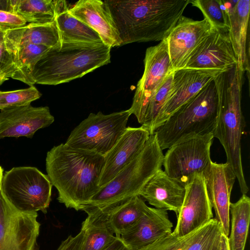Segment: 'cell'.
I'll list each match as a JSON object with an SVG mask.
<instances>
[{"mask_svg":"<svg viewBox=\"0 0 250 250\" xmlns=\"http://www.w3.org/2000/svg\"><path fill=\"white\" fill-rule=\"evenodd\" d=\"M104 156L74 148L65 144L53 146L47 153V175L58 192L57 199L67 208L81 210L100 190Z\"/></svg>","mask_w":250,"mask_h":250,"instance_id":"1","label":"cell"},{"mask_svg":"<svg viewBox=\"0 0 250 250\" xmlns=\"http://www.w3.org/2000/svg\"><path fill=\"white\" fill-rule=\"evenodd\" d=\"M121 45L165 39L190 0H106Z\"/></svg>","mask_w":250,"mask_h":250,"instance_id":"2","label":"cell"},{"mask_svg":"<svg viewBox=\"0 0 250 250\" xmlns=\"http://www.w3.org/2000/svg\"><path fill=\"white\" fill-rule=\"evenodd\" d=\"M244 72L236 64L214 79L218 97V114L213 138L225 150L226 163L234 172L242 194L249 188L245 179L241 156V139L245 124L241 108Z\"/></svg>","mask_w":250,"mask_h":250,"instance_id":"3","label":"cell"},{"mask_svg":"<svg viewBox=\"0 0 250 250\" xmlns=\"http://www.w3.org/2000/svg\"><path fill=\"white\" fill-rule=\"evenodd\" d=\"M110 50L104 43H61L37 62L33 80L35 83L56 85L81 78L110 63Z\"/></svg>","mask_w":250,"mask_h":250,"instance_id":"4","label":"cell"},{"mask_svg":"<svg viewBox=\"0 0 250 250\" xmlns=\"http://www.w3.org/2000/svg\"><path fill=\"white\" fill-rule=\"evenodd\" d=\"M164 154L156 136L150 135L137 156L84 205L81 210L96 208L109 214L139 192L160 169Z\"/></svg>","mask_w":250,"mask_h":250,"instance_id":"5","label":"cell"},{"mask_svg":"<svg viewBox=\"0 0 250 250\" xmlns=\"http://www.w3.org/2000/svg\"><path fill=\"white\" fill-rule=\"evenodd\" d=\"M218 114L214 80L202 88L154 132L163 150L180 141L213 134Z\"/></svg>","mask_w":250,"mask_h":250,"instance_id":"6","label":"cell"},{"mask_svg":"<svg viewBox=\"0 0 250 250\" xmlns=\"http://www.w3.org/2000/svg\"><path fill=\"white\" fill-rule=\"evenodd\" d=\"M52 186L48 176L36 167H19L3 174L0 189L18 210L45 213L51 201Z\"/></svg>","mask_w":250,"mask_h":250,"instance_id":"7","label":"cell"},{"mask_svg":"<svg viewBox=\"0 0 250 250\" xmlns=\"http://www.w3.org/2000/svg\"><path fill=\"white\" fill-rule=\"evenodd\" d=\"M131 115L128 109L108 114L91 113L72 130L64 144L104 156L125 131Z\"/></svg>","mask_w":250,"mask_h":250,"instance_id":"8","label":"cell"},{"mask_svg":"<svg viewBox=\"0 0 250 250\" xmlns=\"http://www.w3.org/2000/svg\"><path fill=\"white\" fill-rule=\"evenodd\" d=\"M213 134L195 136L178 142L164 155V171L186 186L197 174H202L212 161L210 147Z\"/></svg>","mask_w":250,"mask_h":250,"instance_id":"9","label":"cell"},{"mask_svg":"<svg viewBox=\"0 0 250 250\" xmlns=\"http://www.w3.org/2000/svg\"><path fill=\"white\" fill-rule=\"evenodd\" d=\"M144 63V73L137 83L132 104L128 109L141 125L151 99L174 71L165 39L146 49Z\"/></svg>","mask_w":250,"mask_h":250,"instance_id":"10","label":"cell"},{"mask_svg":"<svg viewBox=\"0 0 250 250\" xmlns=\"http://www.w3.org/2000/svg\"><path fill=\"white\" fill-rule=\"evenodd\" d=\"M37 212H22L6 200L0 188V250H38Z\"/></svg>","mask_w":250,"mask_h":250,"instance_id":"11","label":"cell"},{"mask_svg":"<svg viewBox=\"0 0 250 250\" xmlns=\"http://www.w3.org/2000/svg\"><path fill=\"white\" fill-rule=\"evenodd\" d=\"M223 71L187 68L174 70L170 90L153 125L151 135L175 111Z\"/></svg>","mask_w":250,"mask_h":250,"instance_id":"12","label":"cell"},{"mask_svg":"<svg viewBox=\"0 0 250 250\" xmlns=\"http://www.w3.org/2000/svg\"><path fill=\"white\" fill-rule=\"evenodd\" d=\"M206 19L195 21L182 16L165 39L174 70L183 68L192 52L212 31Z\"/></svg>","mask_w":250,"mask_h":250,"instance_id":"13","label":"cell"},{"mask_svg":"<svg viewBox=\"0 0 250 250\" xmlns=\"http://www.w3.org/2000/svg\"><path fill=\"white\" fill-rule=\"evenodd\" d=\"M212 208L204 177L197 174L186 187L184 201L172 233L182 236L198 229L213 218Z\"/></svg>","mask_w":250,"mask_h":250,"instance_id":"14","label":"cell"},{"mask_svg":"<svg viewBox=\"0 0 250 250\" xmlns=\"http://www.w3.org/2000/svg\"><path fill=\"white\" fill-rule=\"evenodd\" d=\"M202 174L209 201L215 211V219L221 224L223 233L228 237L230 194L236 176L227 163L218 164L212 161Z\"/></svg>","mask_w":250,"mask_h":250,"instance_id":"15","label":"cell"},{"mask_svg":"<svg viewBox=\"0 0 250 250\" xmlns=\"http://www.w3.org/2000/svg\"><path fill=\"white\" fill-rule=\"evenodd\" d=\"M237 63L229 31L213 28L191 54L184 68L225 71Z\"/></svg>","mask_w":250,"mask_h":250,"instance_id":"16","label":"cell"},{"mask_svg":"<svg viewBox=\"0 0 250 250\" xmlns=\"http://www.w3.org/2000/svg\"><path fill=\"white\" fill-rule=\"evenodd\" d=\"M150 134L141 125L127 126L118 141L104 156V164L99 186H104L123 170L140 153Z\"/></svg>","mask_w":250,"mask_h":250,"instance_id":"17","label":"cell"},{"mask_svg":"<svg viewBox=\"0 0 250 250\" xmlns=\"http://www.w3.org/2000/svg\"><path fill=\"white\" fill-rule=\"evenodd\" d=\"M54 117L47 106L30 105L1 110L0 139L5 137H31L39 129L51 125Z\"/></svg>","mask_w":250,"mask_h":250,"instance_id":"18","label":"cell"},{"mask_svg":"<svg viewBox=\"0 0 250 250\" xmlns=\"http://www.w3.org/2000/svg\"><path fill=\"white\" fill-rule=\"evenodd\" d=\"M172 223L167 210L149 207L120 237L130 250H142L172 232Z\"/></svg>","mask_w":250,"mask_h":250,"instance_id":"19","label":"cell"},{"mask_svg":"<svg viewBox=\"0 0 250 250\" xmlns=\"http://www.w3.org/2000/svg\"><path fill=\"white\" fill-rule=\"evenodd\" d=\"M69 13L98 33L103 43L111 48L121 46V41L105 1L80 0Z\"/></svg>","mask_w":250,"mask_h":250,"instance_id":"20","label":"cell"},{"mask_svg":"<svg viewBox=\"0 0 250 250\" xmlns=\"http://www.w3.org/2000/svg\"><path fill=\"white\" fill-rule=\"evenodd\" d=\"M229 34L237 61L243 71L250 73L249 21L250 0H227Z\"/></svg>","mask_w":250,"mask_h":250,"instance_id":"21","label":"cell"},{"mask_svg":"<svg viewBox=\"0 0 250 250\" xmlns=\"http://www.w3.org/2000/svg\"><path fill=\"white\" fill-rule=\"evenodd\" d=\"M186 187L169 177L162 169L147 182L139 195L158 209L174 211L176 215L183 204Z\"/></svg>","mask_w":250,"mask_h":250,"instance_id":"22","label":"cell"},{"mask_svg":"<svg viewBox=\"0 0 250 250\" xmlns=\"http://www.w3.org/2000/svg\"><path fill=\"white\" fill-rule=\"evenodd\" d=\"M222 233L221 224L212 218L185 235L177 236L171 232L142 250H211Z\"/></svg>","mask_w":250,"mask_h":250,"instance_id":"23","label":"cell"},{"mask_svg":"<svg viewBox=\"0 0 250 250\" xmlns=\"http://www.w3.org/2000/svg\"><path fill=\"white\" fill-rule=\"evenodd\" d=\"M2 31L6 46L30 44L52 48L61 46L59 33L55 21L45 23H30Z\"/></svg>","mask_w":250,"mask_h":250,"instance_id":"24","label":"cell"},{"mask_svg":"<svg viewBox=\"0 0 250 250\" xmlns=\"http://www.w3.org/2000/svg\"><path fill=\"white\" fill-rule=\"evenodd\" d=\"M67 3L57 0L55 21L61 43H104L98 33L79 21L68 12Z\"/></svg>","mask_w":250,"mask_h":250,"instance_id":"25","label":"cell"},{"mask_svg":"<svg viewBox=\"0 0 250 250\" xmlns=\"http://www.w3.org/2000/svg\"><path fill=\"white\" fill-rule=\"evenodd\" d=\"M84 211L87 216L82 224L84 237L81 250H102L115 237L108 214L96 208Z\"/></svg>","mask_w":250,"mask_h":250,"instance_id":"26","label":"cell"},{"mask_svg":"<svg viewBox=\"0 0 250 250\" xmlns=\"http://www.w3.org/2000/svg\"><path fill=\"white\" fill-rule=\"evenodd\" d=\"M11 56L15 68L12 79L20 81L29 86L35 83L32 74L34 66L50 48L42 45L24 44L16 46H6Z\"/></svg>","mask_w":250,"mask_h":250,"instance_id":"27","label":"cell"},{"mask_svg":"<svg viewBox=\"0 0 250 250\" xmlns=\"http://www.w3.org/2000/svg\"><path fill=\"white\" fill-rule=\"evenodd\" d=\"M57 0H8L6 11L17 15L26 22L45 23L55 21Z\"/></svg>","mask_w":250,"mask_h":250,"instance_id":"28","label":"cell"},{"mask_svg":"<svg viewBox=\"0 0 250 250\" xmlns=\"http://www.w3.org/2000/svg\"><path fill=\"white\" fill-rule=\"evenodd\" d=\"M231 230L228 238L229 250H244L250 222V198L246 194L234 203L230 202Z\"/></svg>","mask_w":250,"mask_h":250,"instance_id":"29","label":"cell"},{"mask_svg":"<svg viewBox=\"0 0 250 250\" xmlns=\"http://www.w3.org/2000/svg\"><path fill=\"white\" fill-rule=\"evenodd\" d=\"M149 207L140 196L130 198L108 214V221L115 236L121 235L133 226Z\"/></svg>","mask_w":250,"mask_h":250,"instance_id":"30","label":"cell"},{"mask_svg":"<svg viewBox=\"0 0 250 250\" xmlns=\"http://www.w3.org/2000/svg\"><path fill=\"white\" fill-rule=\"evenodd\" d=\"M192 5L197 7L203 13L204 19L217 29L229 31L228 8L225 0H193Z\"/></svg>","mask_w":250,"mask_h":250,"instance_id":"31","label":"cell"},{"mask_svg":"<svg viewBox=\"0 0 250 250\" xmlns=\"http://www.w3.org/2000/svg\"><path fill=\"white\" fill-rule=\"evenodd\" d=\"M41 96V92L33 85L14 91L0 90V109L30 105Z\"/></svg>","mask_w":250,"mask_h":250,"instance_id":"32","label":"cell"},{"mask_svg":"<svg viewBox=\"0 0 250 250\" xmlns=\"http://www.w3.org/2000/svg\"><path fill=\"white\" fill-rule=\"evenodd\" d=\"M173 72L166 79L161 86L151 99L147 106L142 125L148 130L150 135H151L153 125L167 101L171 86Z\"/></svg>","mask_w":250,"mask_h":250,"instance_id":"33","label":"cell"},{"mask_svg":"<svg viewBox=\"0 0 250 250\" xmlns=\"http://www.w3.org/2000/svg\"><path fill=\"white\" fill-rule=\"evenodd\" d=\"M15 68L10 55L7 51L3 31L0 30V85L9 78H13Z\"/></svg>","mask_w":250,"mask_h":250,"instance_id":"34","label":"cell"},{"mask_svg":"<svg viewBox=\"0 0 250 250\" xmlns=\"http://www.w3.org/2000/svg\"><path fill=\"white\" fill-rule=\"evenodd\" d=\"M26 23L17 15L0 10V27L2 30L22 26Z\"/></svg>","mask_w":250,"mask_h":250,"instance_id":"35","label":"cell"},{"mask_svg":"<svg viewBox=\"0 0 250 250\" xmlns=\"http://www.w3.org/2000/svg\"><path fill=\"white\" fill-rule=\"evenodd\" d=\"M84 237V230L82 228L75 236L69 235L62 242L57 250H81Z\"/></svg>","mask_w":250,"mask_h":250,"instance_id":"36","label":"cell"},{"mask_svg":"<svg viewBox=\"0 0 250 250\" xmlns=\"http://www.w3.org/2000/svg\"><path fill=\"white\" fill-rule=\"evenodd\" d=\"M102 250H130L122 240L120 236H115L114 239Z\"/></svg>","mask_w":250,"mask_h":250,"instance_id":"37","label":"cell"},{"mask_svg":"<svg viewBox=\"0 0 250 250\" xmlns=\"http://www.w3.org/2000/svg\"><path fill=\"white\" fill-rule=\"evenodd\" d=\"M219 250H229L228 245V237L223 233L220 237Z\"/></svg>","mask_w":250,"mask_h":250,"instance_id":"38","label":"cell"},{"mask_svg":"<svg viewBox=\"0 0 250 250\" xmlns=\"http://www.w3.org/2000/svg\"><path fill=\"white\" fill-rule=\"evenodd\" d=\"M221 235H220L214 242L211 250H219V244Z\"/></svg>","mask_w":250,"mask_h":250,"instance_id":"39","label":"cell"},{"mask_svg":"<svg viewBox=\"0 0 250 250\" xmlns=\"http://www.w3.org/2000/svg\"><path fill=\"white\" fill-rule=\"evenodd\" d=\"M3 176V169L0 166V186H1V181H2Z\"/></svg>","mask_w":250,"mask_h":250,"instance_id":"40","label":"cell"},{"mask_svg":"<svg viewBox=\"0 0 250 250\" xmlns=\"http://www.w3.org/2000/svg\"><path fill=\"white\" fill-rule=\"evenodd\" d=\"M0 29H1V28H0Z\"/></svg>","mask_w":250,"mask_h":250,"instance_id":"41","label":"cell"}]
</instances>
